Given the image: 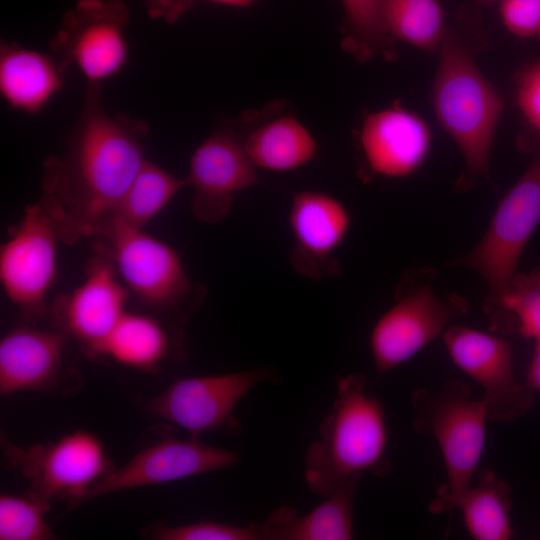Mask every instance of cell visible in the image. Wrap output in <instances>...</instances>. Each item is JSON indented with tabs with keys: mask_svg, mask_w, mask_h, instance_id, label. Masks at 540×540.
Listing matches in <instances>:
<instances>
[{
	"mask_svg": "<svg viewBox=\"0 0 540 540\" xmlns=\"http://www.w3.org/2000/svg\"><path fill=\"white\" fill-rule=\"evenodd\" d=\"M60 220L44 195L25 207L0 248V281L9 300L27 317L41 318L56 276Z\"/></svg>",
	"mask_w": 540,
	"mask_h": 540,
	"instance_id": "cell-7",
	"label": "cell"
},
{
	"mask_svg": "<svg viewBox=\"0 0 540 540\" xmlns=\"http://www.w3.org/2000/svg\"><path fill=\"white\" fill-rule=\"evenodd\" d=\"M508 484L493 471L482 470L474 485L465 491L456 508L462 512L464 524L475 540H508L513 536Z\"/></svg>",
	"mask_w": 540,
	"mask_h": 540,
	"instance_id": "cell-23",
	"label": "cell"
},
{
	"mask_svg": "<svg viewBox=\"0 0 540 540\" xmlns=\"http://www.w3.org/2000/svg\"><path fill=\"white\" fill-rule=\"evenodd\" d=\"M148 125L111 116L101 102V84L88 83L82 111L65 152L44 162L42 194L60 220L61 241L91 237L110 217L146 160Z\"/></svg>",
	"mask_w": 540,
	"mask_h": 540,
	"instance_id": "cell-1",
	"label": "cell"
},
{
	"mask_svg": "<svg viewBox=\"0 0 540 540\" xmlns=\"http://www.w3.org/2000/svg\"><path fill=\"white\" fill-rule=\"evenodd\" d=\"M344 10L342 48L357 61L381 56L395 58L394 39L388 34L382 0H341Z\"/></svg>",
	"mask_w": 540,
	"mask_h": 540,
	"instance_id": "cell-26",
	"label": "cell"
},
{
	"mask_svg": "<svg viewBox=\"0 0 540 540\" xmlns=\"http://www.w3.org/2000/svg\"><path fill=\"white\" fill-rule=\"evenodd\" d=\"M171 347V337L158 320L127 311L105 341L101 355L149 371L164 361Z\"/></svg>",
	"mask_w": 540,
	"mask_h": 540,
	"instance_id": "cell-22",
	"label": "cell"
},
{
	"mask_svg": "<svg viewBox=\"0 0 540 540\" xmlns=\"http://www.w3.org/2000/svg\"><path fill=\"white\" fill-rule=\"evenodd\" d=\"M185 180L193 190L194 217L206 224H217L230 214L235 195L259 183V176L241 134L224 125L194 150Z\"/></svg>",
	"mask_w": 540,
	"mask_h": 540,
	"instance_id": "cell-12",
	"label": "cell"
},
{
	"mask_svg": "<svg viewBox=\"0 0 540 540\" xmlns=\"http://www.w3.org/2000/svg\"><path fill=\"white\" fill-rule=\"evenodd\" d=\"M129 9L122 0H78L69 9L50 49L62 68H78L88 83L101 82L125 65Z\"/></svg>",
	"mask_w": 540,
	"mask_h": 540,
	"instance_id": "cell-10",
	"label": "cell"
},
{
	"mask_svg": "<svg viewBox=\"0 0 540 540\" xmlns=\"http://www.w3.org/2000/svg\"><path fill=\"white\" fill-rule=\"evenodd\" d=\"M288 222L293 236V269L314 280L338 275L340 264L334 253L351 224L346 207L327 193L301 191L292 198Z\"/></svg>",
	"mask_w": 540,
	"mask_h": 540,
	"instance_id": "cell-16",
	"label": "cell"
},
{
	"mask_svg": "<svg viewBox=\"0 0 540 540\" xmlns=\"http://www.w3.org/2000/svg\"><path fill=\"white\" fill-rule=\"evenodd\" d=\"M499 202L490 224L476 247L451 261L450 266L470 268L488 285L483 310L493 317L499 309L522 252L540 222V150Z\"/></svg>",
	"mask_w": 540,
	"mask_h": 540,
	"instance_id": "cell-6",
	"label": "cell"
},
{
	"mask_svg": "<svg viewBox=\"0 0 540 540\" xmlns=\"http://www.w3.org/2000/svg\"><path fill=\"white\" fill-rule=\"evenodd\" d=\"M64 69L55 57L2 43L0 50V91L14 109L35 114L63 85Z\"/></svg>",
	"mask_w": 540,
	"mask_h": 540,
	"instance_id": "cell-19",
	"label": "cell"
},
{
	"mask_svg": "<svg viewBox=\"0 0 540 540\" xmlns=\"http://www.w3.org/2000/svg\"><path fill=\"white\" fill-rule=\"evenodd\" d=\"M151 18L174 23L194 4V0H145Z\"/></svg>",
	"mask_w": 540,
	"mask_h": 540,
	"instance_id": "cell-32",
	"label": "cell"
},
{
	"mask_svg": "<svg viewBox=\"0 0 540 540\" xmlns=\"http://www.w3.org/2000/svg\"><path fill=\"white\" fill-rule=\"evenodd\" d=\"M269 367L174 380L152 398L147 411L155 419L178 426L192 438L215 431H241L235 410L257 385L276 380Z\"/></svg>",
	"mask_w": 540,
	"mask_h": 540,
	"instance_id": "cell-9",
	"label": "cell"
},
{
	"mask_svg": "<svg viewBox=\"0 0 540 540\" xmlns=\"http://www.w3.org/2000/svg\"><path fill=\"white\" fill-rule=\"evenodd\" d=\"M51 502L28 493L0 495V540L56 539L45 515Z\"/></svg>",
	"mask_w": 540,
	"mask_h": 540,
	"instance_id": "cell-28",
	"label": "cell"
},
{
	"mask_svg": "<svg viewBox=\"0 0 540 540\" xmlns=\"http://www.w3.org/2000/svg\"><path fill=\"white\" fill-rule=\"evenodd\" d=\"M2 443L7 459L28 482V493L49 502L68 499L71 507L82 504L87 490L114 468L103 442L86 430L26 448Z\"/></svg>",
	"mask_w": 540,
	"mask_h": 540,
	"instance_id": "cell-8",
	"label": "cell"
},
{
	"mask_svg": "<svg viewBox=\"0 0 540 540\" xmlns=\"http://www.w3.org/2000/svg\"><path fill=\"white\" fill-rule=\"evenodd\" d=\"M67 335L18 327L0 341V394L45 392L57 386Z\"/></svg>",
	"mask_w": 540,
	"mask_h": 540,
	"instance_id": "cell-18",
	"label": "cell"
},
{
	"mask_svg": "<svg viewBox=\"0 0 540 540\" xmlns=\"http://www.w3.org/2000/svg\"><path fill=\"white\" fill-rule=\"evenodd\" d=\"M367 378L351 373L336 381L332 410L305 454L304 479L315 495L327 497L366 473L385 476L388 428L384 407L366 391Z\"/></svg>",
	"mask_w": 540,
	"mask_h": 540,
	"instance_id": "cell-2",
	"label": "cell"
},
{
	"mask_svg": "<svg viewBox=\"0 0 540 540\" xmlns=\"http://www.w3.org/2000/svg\"><path fill=\"white\" fill-rule=\"evenodd\" d=\"M113 264L95 254L85 267L84 281L54 306L57 329L75 339L91 356H100L105 341L127 312L129 290Z\"/></svg>",
	"mask_w": 540,
	"mask_h": 540,
	"instance_id": "cell-15",
	"label": "cell"
},
{
	"mask_svg": "<svg viewBox=\"0 0 540 540\" xmlns=\"http://www.w3.org/2000/svg\"><path fill=\"white\" fill-rule=\"evenodd\" d=\"M499 11L511 34L540 40V0H501Z\"/></svg>",
	"mask_w": 540,
	"mask_h": 540,
	"instance_id": "cell-31",
	"label": "cell"
},
{
	"mask_svg": "<svg viewBox=\"0 0 540 540\" xmlns=\"http://www.w3.org/2000/svg\"><path fill=\"white\" fill-rule=\"evenodd\" d=\"M238 453L205 444L197 438H166L145 447L122 467L94 483L82 503L107 493L179 481L236 466Z\"/></svg>",
	"mask_w": 540,
	"mask_h": 540,
	"instance_id": "cell-14",
	"label": "cell"
},
{
	"mask_svg": "<svg viewBox=\"0 0 540 540\" xmlns=\"http://www.w3.org/2000/svg\"><path fill=\"white\" fill-rule=\"evenodd\" d=\"M241 136L254 165L271 171L299 168L312 161L318 152L310 131L292 115L265 119Z\"/></svg>",
	"mask_w": 540,
	"mask_h": 540,
	"instance_id": "cell-21",
	"label": "cell"
},
{
	"mask_svg": "<svg viewBox=\"0 0 540 540\" xmlns=\"http://www.w3.org/2000/svg\"><path fill=\"white\" fill-rule=\"evenodd\" d=\"M358 483L346 484L305 514L290 506L279 507L260 524L263 540L353 539V503Z\"/></svg>",
	"mask_w": 540,
	"mask_h": 540,
	"instance_id": "cell-20",
	"label": "cell"
},
{
	"mask_svg": "<svg viewBox=\"0 0 540 540\" xmlns=\"http://www.w3.org/2000/svg\"><path fill=\"white\" fill-rule=\"evenodd\" d=\"M526 384L536 391H540V341L536 342L534 353L527 372Z\"/></svg>",
	"mask_w": 540,
	"mask_h": 540,
	"instance_id": "cell-33",
	"label": "cell"
},
{
	"mask_svg": "<svg viewBox=\"0 0 540 540\" xmlns=\"http://www.w3.org/2000/svg\"><path fill=\"white\" fill-rule=\"evenodd\" d=\"M388 34L425 51H436L448 31L439 0H382Z\"/></svg>",
	"mask_w": 540,
	"mask_h": 540,
	"instance_id": "cell-25",
	"label": "cell"
},
{
	"mask_svg": "<svg viewBox=\"0 0 540 540\" xmlns=\"http://www.w3.org/2000/svg\"><path fill=\"white\" fill-rule=\"evenodd\" d=\"M515 98L529 132L537 140L531 150H540V60L520 71L516 79Z\"/></svg>",
	"mask_w": 540,
	"mask_h": 540,
	"instance_id": "cell-30",
	"label": "cell"
},
{
	"mask_svg": "<svg viewBox=\"0 0 540 540\" xmlns=\"http://www.w3.org/2000/svg\"><path fill=\"white\" fill-rule=\"evenodd\" d=\"M91 237L95 253L110 260L128 290L149 308L182 322L203 302L205 288L191 281L176 250L143 229L111 216Z\"/></svg>",
	"mask_w": 540,
	"mask_h": 540,
	"instance_id": "cell-5",
	"label": "cell"
},
{
	"mask_svg": "<svg viewBox=\"0 0 540 540\" xmlns=\"http://www.w3.org/2000/svg\"><path fill=\"white\" fill-rule=\"evenodd\" d=\"M438 51L431 102L438 122L463 155L465 168L458 185L467 190L476 178L489 176L504 102L461 40L448 32Z\"/></svg>",
	"mask_w": 540,
	"mask_h": 540,
	"instance_id": "cell-3",
	"label": "cell"
},
{
	"mask_svg": "<svg viewBox=\"0 0 540 540\" xmlns=\"http://www.w3.org/2000/svg\"><path fill=\"white\" fill-rule=\"evenodd\" d=\"M149 535L156 540H263L260 524L234 526L214 521L180 526L159 523L151 529Z\"/></svg>",
	"mask_w": 540,
	"mask_h": 540,
	"instance_id": "cell-29",
	"label": "cell"
},
{
	"mask_svg": "<svg viewBox=\"0 0 540 540\" xmlns=\"http://www.w3.org/2000/svg\"><path fill=\"white\" fill-rule=\"evenodd\" d=\"M492 329L518 333L540 341V267L528 273H515L496 314L490 318Z\"/></svg>",
	"mask_w": 540,
	"mask_h": 540,
	"instance_id": "cell-27",
	"label": "cell"
},
{
	"mask_svg": "<svg viewBox=\"0 0 540 540\" xmlns=\"http://www.w3.org/2000/svg\"><path fill=\"white\" fill-rule=\"evenodd\" d=\"M215 3L225 4V5H232V6H248L251 3H253L255 0H210Z\"/></svg>",
	"mask_w": 540,
	"mask_h": 540,
	"instance_id": "cell-34",
	"label": "cell"
},
{
	"mask_svg": "<svg viewBox=\"0 0 540 540\" xmlns=\"http://www.w3.org/2000/svg\"><path fill=\"white\" fill-rule=\"evenodd\" d=\"M413 427L431 435L441 451L447 481L429 504L432 513L450 512L470 487L483 454L489 420L484 400L467 383L449 379L438 389H418L411 397Z\"/></svg>",
	"mask_w": 540,
	"mask_h": 540,
	"instance_id": "cell-4",
	"label": "cell"
},
{
	"mask_svg": "<svg viewBox=\"0 0 540 540\" xmlns=\"http://www.w3.org/2000/svg\"><path fill=\"white\" fill-rule=\"evenodd\" d=\"M443 341L454 364L481 385L489 420L512 422L530 409L534 390L516 381L506 339L456 325L444 331Z\"/></svg>",
	"mask_w": 540,
	"mask_h": 540,
	"instance_id": "cell-11",
	"label": "cell"
},
{
	"mask_svg": "<svg viewBox=\"0 0 540 540\" xmlns=\"http://www.w3.org/2000/svg\"><path fill=\"white\" fill-rule=\"evenodd\" d=\"M360 144L374 173L402 178L416 172L425 162L431 147V131L419 115L395 104L365 118Z\"/></svg>",
	"mask_w": 540,
	"mask_h": 540,
	"instance_id": "cell-17",
	"label": "cell"
},
{
	"mask_svg": "<svg viewBox=\"0 0 540 540\" xmlns=\"http://www.w3.org/2000/svg\"><path fill=\"white\" fill-rule=\"evenodd\" d=\"M186 186L185 178L146 159L111 216L143 229Z\"/></svg>",
	"mask_w": 540,
	"mask_h": 540,
	"instance_id": "cell-24",
	"label": "cell"
},
{
	"mask_svg": "<svg viewBox=\"0 0 540 540\" xmlns=\"http://www.w3.org/2000/svg\"><path fill=\"white\" fill-rule=\"evenodd\" d=\"M458 310L454 301L440 299L430 284L398 295L370 333L377 373L383 375L411 359L446 330Z\"/></svg>",
	"mask_w": 540,
	"mask_h": 540,
	"instance_id": "cell-13",
	"label": "cell"
}]
</instances>
